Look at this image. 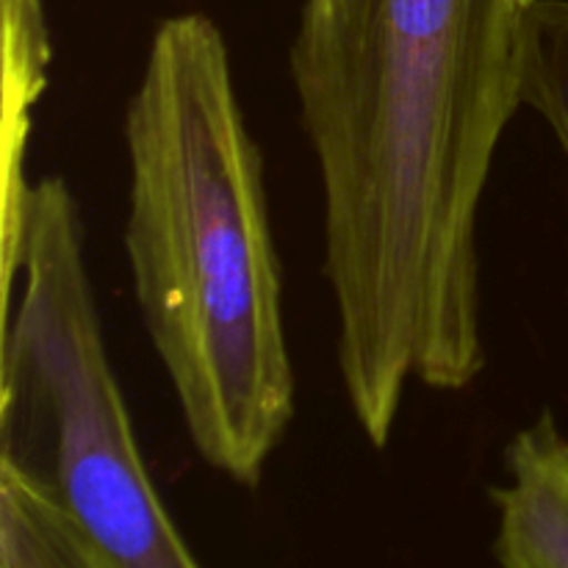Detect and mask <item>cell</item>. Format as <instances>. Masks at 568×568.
<instances>
[{"mask_svg":"<svg viewBox=\"0 0 568 568\" xmlns=\"http://www.w3.org/2000/svg\"><path fill=\"white\" fill-rule=\"evenodd\" d=\"M0 568H92L53 494L0 458Z\"/></svg>","mask_w":568,"mask_h":568,"instance_id":"4","label":"cell"},{"mask_svg":"<svg viewBox=\"0 0 568 568\" xmlns=\"http://www.w3.org/2000/svg\"><path fill=\"white\" fill-rule=\"evenodd\" d=\"M525 109L541 116L568 164V0H536L527 37Z\"/></svg>","mask_w":568,"mask_h":568,"instance_id":"5","label":"cell"},{"mask_svg":"<svg viewBox=\"0 0 568 568\" xmlns=\"http://www.w3.org/2000/svg\"><path fill=\"white\" fill-rule=\"evenodd\" d=\"M494 552L503 568H568V436L552 414L521 427L505 447Z\"/></svg>","mask_w":568,"mask_h":568,"instance_id":"2","label":"cell"},{"mask_svg":"<svg viewBox=\"0 0 568 568\" xmlns=\"http://www.w3.org/2000/svg\"><path fill=\"white\" fill-rule=\"evenodd\" d=\"M122 136V247L144 333L200 460L255 488L297 386L264 155L209 14L159 22Z\"/></svg>","mask_w":568,"mask_h":568,"instance_id":"1","label":"cell"},{"mask_svg":"<svg viewBox=\"0 0 568 568\" xmlns=\"http://www.w3.org/2000/svg\"><path fill=\"white\" fill-rule=\"evenodd\" d=\"M3 14V231L0 253L20 227L31 183L26 181V148L31 111L48 89L50 31L44 0H0Z\"/></svg>","mask_w":568,"mask_h":568,"instance_id":"3","label":"cell"}]
</instances>
